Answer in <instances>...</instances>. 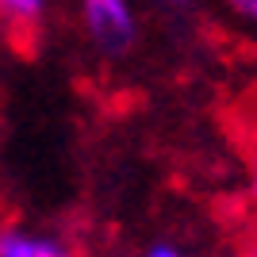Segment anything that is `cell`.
<instances>
[{"label":"cell","mask_w":257,"mask_h":257,"mask_svg":"<svg viewBox=\"0 0 257 257\" xmlns=\"http://www.w3.org/2000/svg\"><path fill=\"white\" fill-rule=\"evenodd\" d=\"M81 12H85V31L100 54L119 58L131 50L139 27H135V12L127 0H85Z\"/></svg>","instance_id":"1"},{"label":"cell","mask_w":257,"mask_h":257,"mask_svg":"<svg viewBox=\"0 0 257 257\" xmlns=\"http://www.w3.org/2000/svg\"><path fill=\"white\" fill-rule=\"evenodd\" d=\"M0 257H81V249L65 238L35 234L27 226H0Z\"/></svg>","instance_id":"2"},{"label":"cell","mask_w":257,"mask_h":257,"mask_svg":"<svg viewBox=\"0 0 257 257\" xmlns=\"http://www.w3.org/2000/svg\"><path fill=\"white\" fill-rule=\"evenodd\" d=\"M43 16H46L43 0H0V27L23 54H31V46L39 43Z\"/></svg>","instance_id":"3"},{"label":"cell","mask_w":257,"mask_h":257,"mask_svg":"<svg viewBox=\"0 0 257 257\" xmlns=\"http://www.w3.org/2000/svg\"><path fill=\"white\" fill-rule=\"evenodd\" d=\"M234 257H257V226L234 238Z\"/></svg>","instance_id":"4"},{"label":"cell","mask_w":257,"mask_h":257,"mask_svg":"<svg viewBox=\"0 0 257 257\" xmlns=\"http://www.w3.org/2000/svg\"><path fill=\"white\" fill-rule=\"evenodd\" d=\"M142 257H192V253H184V249L173 246V242H154V246L146 249Z\"/></svg>","instance_id":"5"},{"label":"cell","mask_w":257,"mask_h":257,"mask_svg":"<svg viewBox=\"0 0 257 257\" xmlns=\"http://www.w3.org/2000/svg\"><path fill=\"white\" fill-rule=\"evenodd\" d=\"M238 16H246V20H257V0H226Z\"/></svg>","instance_id":"6"},{"label":"cell","mask_w":257,"mask_h":257,"mask_svg":"<svg viewBox=\"0 0 257 257\" xmlns=\"http://www.w3.org/2000/svg\"><path fill=\"white\" fill-rule=\"evenodd\" d=\"M249 196H253V204H257V150L249 154Z\"/></svg>","instance_id":"7"},{"label":"cell","mask_w":257,"mask_h":257,"mask_svg":"<svg viewBox=\"0 0 257 257\" xmlns=\"http://www.w3.org/2000/svg\"><path fill=\"white\" fill-rule=\"evenodd\" d=\"M177 4H181V0H177Z\"/></svg>","instance_id":"8"}]
</instances>
